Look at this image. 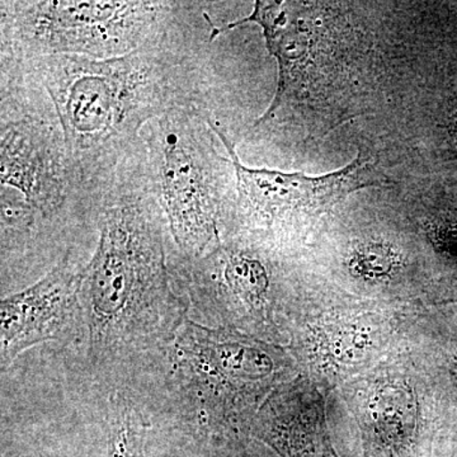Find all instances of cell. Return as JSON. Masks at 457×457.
Returning <instances> with one entry per match:
<instances>
[{
    "instance_id": "obj_4",
    "label": "cell",
    "mask_w": 457,
    "mask_h": 457,
    "mask_svg": "<svg viewBox=\"0 0 457 457\" xmlns=\"http://www.w3.org/2000/svg\"><path fill=\"white\" fill-rule=\"evenodd\" d=\"M171 5L167 2H2V53L22 62L53 55L99 60L128 55L164 37Z\"/></svg>"
},
{
    "instance_id": "obj_6",
    "label": "cell",
    "mask_w": 457,
    "mask_h": 457,
    "mask_svg": "<svg viewBox=\"0 0 457 457\" xmlns=\"http://www.w3.org/2000/svg\"><path fill=\"white\" fill-rule=\"evenodd\" d=\"M173 359L179 383L206 425L213 423L237 390L269 378L275 370L263 348L188 319L174 337Z\"/></svg>"
},
{
    "instance_id": "obj_8",
    "label": "cell",
    "mask_w": 457,
    "mask_h": 457,
    "mask_svg": "<svg viewBox=\"0 0 457 457\" xmlns=\"http://www.w3.org/2000/svg\"><path fill=\"white\" fill-rule=\"evenodd\" d=\"M82 270L75 269L69 254L40 281L0 303V368L3 371L18 356L47 341L62 338L80 308Z\"/></svg>"
},
{
    "instance_id": "obj_1",
    "label": "cell",
    "mask_w": 457,
    "mask_h": 457,
    "mask_svg": "<svg viewBox=\"0 0 457 457\" xmlns=\"http://www.w3.org/2000/svg\"><path fill=\"white\" fill-rule=\"evenodd\" d=\"M107 180L99 242L80 278V308L95 360L173 342L187 319L165 253L164 215L145 159Z\"/></svg>"
},
{
    "instance_id": "obj_2",
    "label": "cell",
    "mask_w": 457,
    "mask_h": 457,
    "mask_svg": "<svg viewBox=\"0 0 457 457\" xmlns=\"http://www.w3.org/2000/svg\"><path fill=\"white\" fill-rule=\"evenodd\" d=\"M165 38L113 59L53 55L25 62L55 108L75 179L110 177L139 152L153 120L191 104L187 68Z\"/></svg>"
},
{
    "instance_id": "obj_10",
    "label": "cell",
    "mask_w": 457,
    "mask_h": 457,
    "mask_svg": "<svg viewBox=\"0 0 457 457\" xmlns=\"http://www.w3.org/2000/svg\"><path fill=\"white\" fill-rule=\"evenodd\" d=\"M145 453L144 429L135 409L117 403L111 420L107 457H143Z\"/></svg>"
},
{
    "instance_id": "obj_14",
    "label": "cell",
    "mask_w": 457,
    "mask_h": 457,
    "mask_svg": "<svg viewBox=\"0 0 457 457\" xmlns=\"http://www.w3.org/2000/svg\"><path fill=\"white\" fill-rule=\"evenodd\" d=\"M455 365H456V369H457V359H456V362H455Z\"/></svg>"
},
{
    "instance_id": "obj_5",
    "label": "cell",
    "mask_w": 457,
    "mask_h": 457,
    "mask_svg": "<svg viewBox=\"0 0 457 457\" xmlns=\"http://www.w3.org/2000/svg\"><path fill=\"white\" fill-rule=\"evenodd\" d=\"M209 123L233 163L237 212L248 218L272 222L295 213L323 212L360 189L390 185L362 154L343 170L319 177L245 167L218 123Z\"/></svg>"
},
{
    "instance_id": "obj_3",
    "label": "cell",
    "mask_w": 457,
    "mask_h": 457,
    "mask_svg": "<svg viewBox=\"0 0 457 457\" xmlns=\"http://www.w3.org/2000/svg\"><path fill=\"white\" fill-rule=\"evenodd\" d=\"M209 120L194 104L168 111L143 132L150 180L179 251L197 261L219 248L221 192Z\"/></svg>"
},
{
    "instance_id": "obj_12",
    "label": "cell",
    "mask_w": 457,
    "mask_h": 457,
    "mask_svg": "<svg viewBox=\"0 0 457 457\" xmlns=\"http://www.w3.org/2000/svg\"><path fill=\"white\" fill-rule=\"evenodd\" d=\"M457 107V104H456ZM450 129L451 132H453V137L457 139V108H455V111H453V117H451V123H450Z\"/></svg>"
},
{
    "instance_id": "obj_11",
    "label": "cell",
    "mask_w": 457,
    "mask_h": 457,
    "mask_svg": "<svg viewBox=\"0 0 457 457\" xmlns=\"http://www.w3.org/2000/svg\"><path fill=\"white\" fill-rule=\"evenodd\" d=\"M396 266L398 257L395 252L384 245L361 246L350 261L351 272L366 281L389 278Z\"/></svg>"
},
{
    "instance_id": "obj_13",
    "label": "cell",
    "mask_w": 457,
    "mask_h": 457,
    "mask_svg": "<svg viewBox=\"0 0 457 457\" xmlns=\"http://www.w3.org/2000/svg\"><path fill=\"white\" fill-rule=\"evenodd\" d=\"M143 457H147L146 451H145V453H143Z\"/></svg>"
},
{
    "instance_id": "obj_7",
    "label": "cell",
    "mask_w": 457,
    "mask_h": 457,
    "mask_svg": "<svg viewBox=\"0 0 457 457\" xmlns=\"http://www.w3.org/2000/svg\"><path fill=\"white\" fill-rule=\"evenodd\" d=\"M0 182L36 216L56 215L77 183L60 126L32 116L2 119Z\"/></svg>"
},
{
    "instance_id": "obj_9",
    "label": "cell",
    "mask_w": 457,
    "mask_h": 457,
    "mask_svg": "<svg viewBox=\"0 0 457 457\" xmlns=\"http://www.w3.org/2000/svg\"><path fill=\"white\" fill-rule=\"evenodd\" d=\"M370 451L374 457H407L417 438L416 402L407 386L385 385L371 402Z\"/></svg>"
}]
</instances>
